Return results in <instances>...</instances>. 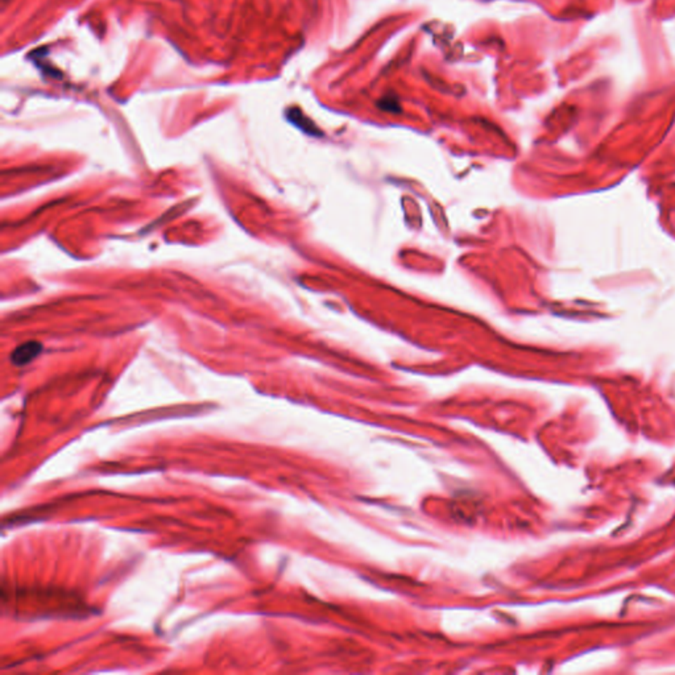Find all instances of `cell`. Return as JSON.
Masks as SVG:
<instances>
[{"label":"cell","instance_id":"obj_1","mask_svg":"<svg viewBox=\"0 0 675 675\" xmlns=\"http://www.w3.org/2000/svg\"><path fill=\"white\" fill-rule=\"evenodd\" d=\"M41 351V346L37 343V342H28V343L22 344L20 347H18L13 354H12L11 359L13 362V365H25L27 363H30L31 360H33L37 354Z\"/></svg>","mask_w":675,"mask_h":675}]
</instances>
